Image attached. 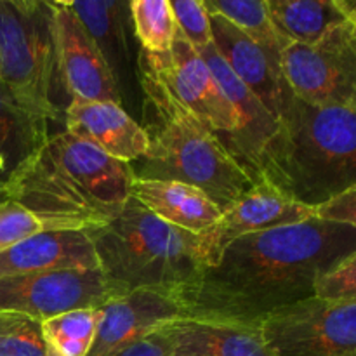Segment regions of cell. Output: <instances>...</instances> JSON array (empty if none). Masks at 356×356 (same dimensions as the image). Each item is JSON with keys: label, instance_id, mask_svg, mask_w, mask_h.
Here are the masks:
<instances>
[{"label": "cell", "instance_id": "6da1fadb", "mask_svg": "<svg viewBox=\"0 0 356 356\" xmlns=\"http://www.w3.org/2000/svg\"><path fill=\"white\" fill-rule=\"evenodd\" d=\"M355 252L353 226L309 219L235 240L176 292L186 316L259 325L270 313L312 298L316 275Z\"/></svg>", "mask_w": 356, "mask_h": 356}, {"label": "cell", "instance_id": "7a4b0ae2", "mask_svg": "<svg viewBox=\"0 0 356 356\" xmlns=\"http://www.w3.org/2000/svg\"><path fill=\"white\" fill-rule=\"evenodd\" d=\"M132 179L129 163L61 131L17 170L0 200L21 204L51 232H90L120 214Z\"/></svg>", "mask_w": 356, "mask_h": 356}, {"label": "cell", "instance_id": "3957f363", "mask_svg": "<svg viewBox=\"0 0 356 356\" xmlns=\"http://www.w3.org/2000/svg\"><path fill=\"white\" fill-rule=\"evenodd\" d=\"M136 72L141 89V127L149 148L132 163V174L143 179L190 184L225 211L254 181L229 155L221 138L181 103L155 56L139 49Z\"/></svg>", "mask_w": 356, "mask_h": 356}, {"label": "cell", "instance_id": "277c9868", "mask_svg": "<svg viewBox=\"0 0 356 356\" xmlns=\"http://www.w3.org/2000/svg\"><path fill=\"white\" fill-rule=\"evenodd\" d=\"M264 177L308 207L356 186V108H318L292 96L264 149Z\"/></svg>", "mask_w": 356, "mask_h": 356}, {"label": "cell", "instance_id": "5b68a950", "mask_svg": "<svg viewBox=\"0 0 356 356\" xmlns=\"http://www.w3.org/2000/svg\"><path fill=\"white\" fill-rule=\"evenodd\" d=\"M87 235L101 271L124 294L179 291L205 271L198 235L162 221L132 197L117 218Z\"/></svg>", "mask_w": 356, "mask_h": 356}, {"label": "cell", "instance_id": "8992f818", "mask_svg": "<svg viewBox=\"0 0 356 356\" xmlns=\"http://www.w3.org/2000/svg\"><path fill=\"white\" fill-rule=\"evenodd\" d=\"M0 80L33 113L63 122L66 106L51 3L0 0Z\"/></svg>", "mask_w": 356, "mask_h": 356}, {"label": "cell", "instance_id": "52a82bcc", "mask_svg": "<svg viewBox=\"0 0 356 356\" xmlns=\"http://www.w3.org/2000/svg\"><path fill=\"white\" fill-rule=\"evenodd\" d=\"M280 72L292 96L309 106L356 108V21L339 24L313 45L289 44Z\"/></svg>", "mask_w": 356, "mask_h": 356}, {"label": "cell", "instance_id": "ba28073f", "mask_svg": "<svg viewBox=\"0 0 356 356\" xmlns=\"http://www.w3.org/2000/svg\"><path fill=\"white\" fill-rule=\"evenodd\" d=\"M259 327L275 356H356V301L312 296L270 313Z\"/></svg>", "mask_w": 356, "mask_h": 356}, {"label": "cell", "instance_id": "9c48e42d", "mask_svg": "<svg viewBox=\"0 0 356 356\" xmlns=\"http://www.w3.org/2000/svg\"><path fill=\"white\" fill-rule=\"evenodd\" d=\"M124 292L118 291L101 271L52 270L0 280V312H16L38 322L75 312L101 308Z\"/></svg>", "mask_w": 356, "mask_h": 356}, {"label": "cell", "instance_id": "30bf717a", "mask_svg": "<svg viewBox=\"0 0 356 356\" xmlns=\"http://www.w3.org/2000/svg\"><path fill=\"white\" fill-rule=\"evenodd\" d=\"M309 219H313V207L292 200L273 183L261 177L221 212L207 232L198 235L205 270L214 266L226 247L242 236Z\"/></svg>", "mask_w": 356, "mask_h": 356}, {"label": "cell", "instance_id": "8fae6325", "mask_svg": "<svg viewBox=\"0 0 356 356\" xmlns=\"http://www.w3.org/2000/svg\"><path fill=\"white\" fill-rule=\"evenodd\" d=\"M49 3L54 23L59 73L70 101H106L122 104L120 92L106 61L66 0Z\"/></svg>", "mask_w": 356, "mask_h": 356}, {"label": "cell", "instance_id": "7c38bea8", "mask_svg": "<svg viewBox=\"0 0 356 356\" xmlns=\"http://www.w3.org/2000/svg\"><path fill=\"white\" fill-rule=\"evenodd\" d=\"M160 72L179 97L181 103L193 111L219 138L235 134L238 115L209 70L207 63L176 31L172 47L167 54H153Z\"/></svg>", "mask_w": 356, "mask_h": 356}, {"label": "cell", "instance_id": "4fadbf2b", "mask_svg": "<svg viewBox=\"0 0 356 356\" xmlns=\"http://www.w3.org/2000/svg\"><path fill=\"white\" fill-rule=\"evenodd\" d=\"M96 337L87 356H111L155 332L172 320L186 316L176 291L136 289L99 308Z\"/></svg>", "mask_w": 356, "mask_h": 356}, {"label": "cell", "instance_id": "5bb4252c", "mask_svg": "<svg viewBox=\"0 0 356 356\" xmlns=\"http://www.w3.org/2000/svg\"><path fill=\"white\" fill-rule=\"evenodd\" d=\"M198 54L207 63L209 70L238 115V129L235 134L221 138L222 145L256 183L259 179L264 149L277 131V118L236 79L214 45L211 44Z\"/></svg>", "mask_w": 356, "mask_h": 356}, {"label": "cell", "instance_id": "9a60e30c", "mask_svg": "<svg viewBox=\"0 0 356 356\" xmlns=\"http://www.w3.org/2000/svg\"><path fill=\"white\" fill-rule=\"evenodd\" d=\"M209 16L212 45L216 51L225 59L236 79L278 122L292 99V92L282 75L280 65L225 17L216 13H209Z\"/></svg>", "mask_w": 356, "mask_h": 356}, {"label": "cell", "instance_id": "2e32d148", "mask_svg": "<svg viewBox=\"0 0 356 356\" xmlns=\"http://www.w3.org/2000/svg\"><path fill=\"white\" fill-rule=\"evenodd\" d=\"M65 131L120 162H139L149 148L148 136L122 104L72 99L63 115Z\"/></svg>", "mask_w": 356, "mask_h": 356}, {"label": "cell", "instance_id": "e0dca14e", "mask_svg": "<svg viewBox=\"0 0 356 356\" xmlns=\"http://www.w3.org/2000/svg\"><path fill=\"white\" fill-rule=\"evenodd\" d=\"M172 356H275L259 325L183 316L162 325Z\"/></svg>", "mask_w": 356, "mask_h": 356}, {"label": "cell", "instance_id": "ac0fdd59", "mask_svg": "<svg viewBox=\"0 0 356 356\" xmlns=\"http://www.w3.org/2000/svg\"><path fill=\"white\" fill-rule=\"evenodd\" d=\"M72 268H99L87 232H44L0 252V280Z\"/></svg>", "mask_w": 356, "mask_h": 356}, {"label": "cell", "instance_id": "d6986e66", "mask_svg": "<svg viewBox=\"0 0 356 356\" xmlns=\"http://www.w3.org/2000/svg\"><path fill=\"white\" fill-rule=\"evenodd\" d=\"M76 19L82 23L87 33L99 49L113 75L120 99H127V92H132V56L127 42L129 2L117 0H90V2H66Z\"/></svg>", "mask_w": 356, "mask_h": 356}, {"label": "cell", "instance_id": "ffe728a7", "mask_svg": "<svg viewBox=\"0 0 356 356\" xmlns=\"http://www.w3.org/2000/svg\"><path fill=\"white\" fill-rule=\"evenodd\" d=\"M131 197L152 214L193 235L207 232L221 216V207L198 188L179 181L136 177Z\"/></svg>", "mask_w": 356, "mask_h": 356}, {"label": "cell", "instance_id": "44dd1931", "mask_svg": "<svg viewBox=\"0 0 356 356\" xmlns=\"http://www.w3.org/2000/svg\"><path fill=\"white\" fill-rule=\"evenodd\" d=\"M49 138V122L24 106L0 80V191Z\"/></svg>", "mask_w": 356, "mask_h": 356}, {"label": "cell", "instance_id": "7402d4cb", "mask_svg": "<svg viewBox=\"0 0 356 356\" xmlns=\"http://www.w3.org/2000/svg\"><path fill=\"white\" fill-rule=\"evenodd\" d=\"M270 17L285 44L313 45L334 28L356 21L353 0H266Z\"/></svg>", "mask_w": 356, "mask_h": 356}, {"label": "cell", "instance_id": "603a6c76", "mask_svg": "<svg viewBox=\"0 0 356 356\" xmlns=\"http://www.w3.org/2000/svg\"><path fill=\"white\" fill-rule=\"evenodd\" d=\"M209 13H216L263 47L280 65L287 44L270 17L266 0H204Z\"/></svg>", "mask_w": 356, "mask_h": 356}, {"label": "cell", "instance_id": "cb8c5ba5", "mask_svg": "<svg viewBox=\"0 0 356 356\" xmlns=\"http://www.w3.org/2000/svg\"><path fill=\"white\" fill-rule=\"evenodd\" d=\"M99 316V308H86L42 322V334L52 356H87L96 337Z\"/></svg>", "mask_w": 356, "mask_h": 356}, {"label": "cell", "instance_id": "d4e9b609", "mask_svg": "<svg viewBox=\"0 0 356 356\" xmlns=\"http://www.w3.org/2000/svg\"><path fill=\"white\" fill-rule=\"evenodd\" d=\"M129 16L141 51L149 54L170 52L177 24L169 0H131Z\"/></svg>", "mask_w": 356, "mask_h": 356}, {"label": "cell", "instance_id": "484cf974", "mask_svg": "<svg viewBox=\"0 0 356 356\" xmlns=\"http://www.w3.org/2000/svg\"><path fill=\"white\" fill-rule=\"evenodd\" d=\"M0 356H52L42 322L16 312H0Z\"/></svg>", "mask_w": 356, "mask_h": 356}, {"label": "cell", "instance_id": "4316f807", "mask_svg": "<svg viewBox=\"0 0 356 356\" xmlns=\"http://www.w3.org/2000/svg\"><path fill=\"white\" fill-rule=\"evenodd\" d=\"M313 298L325 302L356 301V252L316 275Z\"/></svg>", "mask_w": 356, "mask_h": 356}, {"label": "cell", "instance_id": "83f0119b", "mask_svg": "<svg viewBox=\"0 0 356 356\" xmlns=\"http://www.w3.org/2000/svg\"><path fill=\"white\" fill-rule=\"evenodd\" d=\"M179 33L202 52L212 44L211 16L204 0H169Z\"/></svg>", "mask_w": 356, "mask_h": 356}, {"label": "cell", "instance_id": "f1b7e54d", "mask_svg": "<svg viewBox=\"0 0 356 356\" xmlns=\"http://www.w3.org/2000/svg\"><path fill=\"white\" fill-rule=\"evenodd\" d=\"M44 232L51 229L26 207L9 198L0 200V252Z\"/></svg>", "mask_w": 356, "mask_h": 356}, {"label": "cell", "instance_id": "f546056e", "mask_svg": "<svg viewBox=\"0 0 356 356\" xmlns=\"http://www.w3.org/2000/svg\"><path fill=\"white\" fill-rule=\"evenodd\" d=\"M313 219L330 225L356 228V186L334 195L313 207Z\"/></svg>", "mask_w": 356, "mask_h": 356}, {"label": "cell", "instance_id": "4dcf8cb0", "mask_svg": "<svg viewBox=\"0 0 356 356\" xmlns=\"http://www.w3.org/2000/svg\"><path fill=\"white\" fill-rule=\"evenodd\" d=\"M111 356H172V350H170V343L165 332L160 327L155 332L129 344L124 350L117 351Z\"/></svg>", "mask_w": 356, "mask_h": 356}]
</instances>
